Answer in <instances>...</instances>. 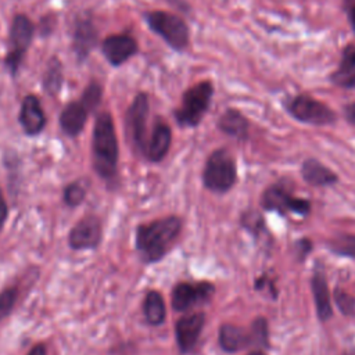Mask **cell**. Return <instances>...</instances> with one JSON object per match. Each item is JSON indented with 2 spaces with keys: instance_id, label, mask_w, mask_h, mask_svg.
<instances>
[{
  "instance_id": "12",
  "label": "cell",
  "mask_w": 355,
  "mask_h": 355,
  "mask_svg": "<svg viewBox=\"0 0 355 355\" xmlns=\"http://www.w3.org/2000/svg\"><path fill=\"white\" fill-rule=\"evenodd\" d=\"M97 29L90 11H82L75 17L72 33V50L79 62L85 61L97 44Z\"/></svg>"
},
{
  "instance_id": "10",
  "label": "cell",
  "mask_w": 355,
  "mask_h": 355,
  "mask_svg": "<svg viewBox=\"0 0 355 355\" xmlns=\"http://www.w3.org/2000/svg\"><path fill=\"white\" fill-rule=\"evenodd\" d=\"M214 294L215 286L208 280L179 282L171 291V305L176 312H186L209 302Z\"/></svg>"
},
{
  "instance_id": "4",
  "label": "cell",
  "mask_w": 355,
  "mask_h": 355,
  "mask_svg": "<svg viewBox=\"0 0 355 355\" xmlns=\"http://www.w3.org/2000/svg\"><path fill=\"white\" fill-rule=\"evenodd\" d=\"M201 178L207 190L218 194L227 193L237 180L234 157L226 148L214 150L205 161Z\"/></svg>"
},
{
  "instance_id": "29",
  "label": "cell",
  "mask_w": 355,
  "mask_h": 355,
  "mask_svg": "<svg viewBox=\"0 0 355 355\" xmlns=\"http://www.w3.org/2000/svg\"><path fill=\"white\" fill-rule=\"evenodd\" d=\"M334 302L338 308V311L345 316H354L355 315V297L351 295L348 291L336 287L333 291Z\"/></svg>"
},
{
  "instance_id": "2",
  "label": "cell",
  "mask_w": 355,
  "mask_h": 355,
  "mask_svg": "<svg viewBox=\"0 0 355 355\" xmlns=\"http://www.w3.org/2000/svg\"><path fill=\"white\" fill-rule=\"evenodd\" d=\"M119 146L114 119L108 111L96 115L92 135V165L97 176L107 184H115L118 179Z\"/></svg>"
},
{
  "instance_id": "38",
  "label": "cell",
  "mask_w": 355,
  "mask_h": 355,
  "mask_svg": "<svg viewBox=\"0 0 355 355\" xmlns=\"http://www.w3.org/2000/svg\"><path fill=\"white\" fill-rule=\"evenodd\" d=\"M247 355H265V354L262 351H252V352H250Z\"/></svg>"
},
{
  "instance_id": "6",
  "label": "cell",
  "mask_w": 355,
  "mask_h": 355,
  "mask_svg": "<svg viewBox=\"0 0 355 355\" xmlns=\"http://www.w3.org/2000/svg\"><path fill=\"white\" fill-rule=\"evenodd\" d=\"M147 26L157 33L171 49L183 51L190 42V31L184 19L173 12L154 10L144 14Z\"/></svg>"
},
{
  "instance_id": "33",
  "label": "cell",
  "mask_w": 355,
  "mask_h": 355,
  "mask_svg": "<svg viewBox=\"0 0 355 355\" xmlns=\"http://www.w3.org/2000/svg\"><path fill=\"white\" fill-rule=\"evenodd\" d=\"M343 3H344V8H345V12H347L348 22H349L351 29L355 35V0H343Z\"/></svg>"
},
{
  "instance_id": "18",
  "label": "cell",
  "mask_w": 355,
  "mask_h": 355,
  "mask_svg": "<svg viewBox=\"0 0 355 355\" xmlns=\"http://www.w3.org/2000/svg\"><path fill=\"white\" fill-rule=\"evenodd\" d=\"M90 112L80 100L69 101L60 112L58 123L62 133L68 137H76L85 129Z\"/></svg>"
},
{
  "instance_id": "36",
  "label": "cell",
  "mask_w": 355,
  "mask_h": 355,
  "mask_svg": "<svg viewBox=\"0 0 355 355\" xmlns=\"http://www.w3.org/2000/svg\"><path fill=\"white\" fill-rule=\"evenodd\" d=\"M311 248H312V243H311L309 240H306V239H301V240L295 244V250H297V252L300 254V258H301V259L311 251Z\"/></svg>"
},
{
  "instance_id": "13",
  "label": "cell",
  "mask_w": 355,
  "mask_h": 355,
  "mask_svg": "<svg viewBox=\"0 0 355 355\" xmlns=\"http://www.w3.org/2000/svg\"><path fill=\"white\" fill-rule=\"evenodd\" d=\"M205 324L204 312H193L180 316L175 323V340L182 355L191 354Z\"/></svg>"
},
{
  "instance_id": "34",
  "label": "cell",
  "mask_w": 355,
  "mask_h": 355,
  "mask_svg": "<svg viewBox=\"0 0 355 355\" xmlns=\"http://www.w3.org/2000/svg\"><path fill=\"white\" fill-rule=\"evenodd\" d=\"M7 218H8V205H7L6 197L3 194V190L0 187V232L4 227V223H6Z\"/></svg>"
},
{
  "instance_id": "31",
  "label": "cell",
  "mask_w": 355,
  "mask_h": 355,
  "mask_svg": "<svg viewBox=\"0 0 355 355\" xmlns=\"http://www.w3.org/2000/svg\"><path fill=\"white\" fill-rule=\"evenodd\" d=\"M241 225L243 227H245L248 232H251L252 234H258L261 227H262V218L258 214H244L241 218Z\"/></svg>"
},
{
  "instance_id": "22",
  "label": "cell",
  "mask_w": 355,
  "mask_h": 355,
  "mask_svg": "<svg viewBox=\"0 0 355 355\" xmlns=\"http://www.w3.org/2000/svg\"><path fill=\"white\" fill-rule=\"evenodd\" d=\"M302 179L311 186H331L338 180V176L315 158H308L301 165Z\"/></svg>"
},
{
  "instance_id": "3",
  "label": "cell",
  "mask_w": 355,
  "mask_h": 355,
  "mask_svg": "<svg viewBox=\"0 0 355 355\" xmlns=\"http://www.w3.org/2000/svg\"><path fill=\"white\" fill-rule=\"evenodd\" d=\"M214 97V83L208 79L190 86L182 94L180 105L173 111V116L182 128H196L201 123Z\"/></svg>"
},
{
  "instance_id": "27",
  "label": "cell",
  "mask_w": 355,
  "mask_h": 355,
  "mask_svg": "<svg viewBox=\"0 0 355 355\" xmlns=\"http://www.w3.org/2000/svg\"><path fill=\"white\" fill-rule=\"evenodd\" d=\"M19 297V287L17 284L7 286L0 291V322L4 320L14 311Z\"/></svg>"
},
{
  "instance_id": "9",
  "label": "cell",
  "mask_w": 355,
  "mask_h": 355,
  "mask_svg": "<svg viewBox=\"0 0 355 355\" xmlns=\"http://www.w3.org/2000/svg\"><path fill=\"white\" fill-rule=\"evenodd\" d=\"M261 205L263 209L280 215L291 212L300 216H306L311 211V202L305 198L294 197L286 183H275L269 186L261 197Z\"/></svg>"
},
{
  "instance_id": "8",
  "label": "cell",
  "mask_w": 355,
  "mask_h": 355,
  "mask_svg": "<svg viewBox=\"0 0 355 355\" xmlns=\"http://www.w3.org/2000/svg\"><path fill=\"white\" fill-rule=\"evenodd\" d=\"M148 96L140 92L135 96L133 101L126 110L125 115V132L126 137L133 147V150L144 157L147 147V118H148Z\"/></svg>"
},
{
  "instance_id": "35",
  "label": "cell",
  "mask_w": 355,
  "mask_h": 355,
  "mask_svg": "<svg viewBox=\"0 0 355 355\" xmlns=\"http://www.w3.org/2000/svg\"><path fill=\"white\" fill-rule=\"evenodd\" d=\"M343 112H344V118L345 121L355 126V101H351V103H347L343 108Z\"/></svg>"
},
{
  "instance_id": "28",
  "label": "cell",
  "mask_w": 355,
  "mask_h": 355,
  "mask_svg": "<svg viewBox=\"0 0 355 355\" xmlns=\"http://www.w3.org/2000/svg\"><path fill=\"white\" fill-rule=\"evenodd\" d=\"M103 98V86L97 80H92L82 92L80 101L87 108V111L92 114L97 110Z\"/></svg>"
},
{
  "instance_id": "11",
  "label": "cell",
  "mask_w": 355,
  "mask_h": 355,
  "mask_svg": "<svg viewBox=\"0 0 355 355\" xmlns=\"http://www.w3.org/2000/svg\"><path fill=\"white\" fill-rule=\"evenodd\" d=\"M103 241V222L94 214L80 218L68 233V245L73 251L96 250Z\"/></svg>"
},
{
  "instance_id": "25",
  "label": "cell",
  "mask_w": 355,
  "mask_h": 355,
  "mask_svg": "<svg viewBox=\"0 0 355 355\" xmlns=\"http://www.w3.org/2000/svg\"><path fill=\"white\" fill-rule=\"evenodd\" d=\"M87 194V184L83 180H72L62 189V201L68 208L79 207Z\"/></svg>"
},
{
  "instance_id": "19",
  "label": "cell",
  "mask_w": 355,
  "mask_h": 355,
  "mask_svg": "<svg viewBox=\"0 0 355 355\" xmlns=\"http://www.w3.org/2000/svg\"><path fill=\"white\" fill-rule=\"evenodd\" d=\"M330 82L345 90H355V43H348L340 55L337 68L330 73Z\"/></svg>"
},
{
  "instance_id": "1",
  "label": "cell",
  "mask_w": 355,
  "mask_h": 355,
  "mask_svg": "<svg viewBox=\"0 0 355 355\" xmlns=\"http://www.w3.org/2000/svg\"><path fill=\"white\" fill-rule=\"evenodd\" d=\"M183 229V219L178 215L157 218L140 223L135 230V248L144 263L162 261L179 239Z\"/></svg>"
},
{
  "instance_id": "20",
  "label": "cell",
  "mask_w": 355,
  "mask_h": 355,
  "mask_svg": "<svg viewBox=\"0 0 355 355\" xmlns=\"http://www.w3.org/2000/svg\"><path fill=\"white\" fill-rule=\"evenodd\" d=\"M218 129L236 140H245L250 135V121L237 108H226L216 122Z\"/></svg>"
},
{
  "instance_id": "30",
  "label": "cell",
  "mask_w": 355,
  "mask_h": 355,
  "mask_svg": "<svg viewBox=\"0 0 355 355\" xmlns=\"http://www.w3.org/2000/svg\"><path fill=\"white\" fill-rule=\"evenodd\" d=\"M251 331L254 336L255 347H269V330H268V322L265 318L259 316L251 323Z\"/></svg>"
},
{
  "instance_id": "14",
  "label": "cell",
  "mask_w": 355,
  "mask_h": 355,
  "mask_svg": "<svg viewBox=\"0 0 355 355\" xmlns=\"http://www.w3.org/2000/svg\"><path fill=\"white\" fill-rule=\"evenodd\" d=\"M101 51L112 67H121L139 51V44L129 33L110 35L101 42Z\"/></svg>"
},
{
  "instance_id": "21",
  "label": "cell",
  "mask_w": 355,
  "mask_h": 355,
  "mask_svg": "<svg viewBox=\"0 0 355 355\" xmlns=\"http://www.w3.org/2000/svg\"><path fill=\"white\" fill-rule=\"evenodd\" d=\"M311 290L313 294L316 313L320 322H327L333 316L330 291L327 286V280L324 272L322 269H316L311 279Z\"/></svg>"
},
{
  "instance_id": "26",
  "label": "cell",
  "mask_w": 355,
  "mask_h": 355,
  "mask_svg": "<svg viewBox=\"0 0 355 355\" xmlns=\"http://www.w3.org/2000/svg\"><path fill=\"white\" fill-rule=\"evenodd\" d=\"M327 248L341 257L355 258V236L354 234H338L327 241Z\"/></svg>"
},
{
  "instance_id": "37",
  "label": "cell",
  "mask_w": 355,
  "mask_h": 355,
  "mask_svg": "<svg viewBox=\"0 0 355 355\" xmlns=\"http://www.w3.org/2000/svg\"><path fill=\"white\" fill-rule=\"evenodd\" d=\"M26 355H47V347L44 343H37L28 351Z\"/></svg>"
},
{
  "instance_id": "17",
  "label": "cell",
  "mask_w": 355,
  "mask_h": 355,
  "mask_svg": "<svg viewBox=\"0 0 355 355\" xmlns=\"http://www.w3.org/2000/svg\"><path fill=\"white\" fill-rule=\"evenodd\" d=\"M218 343L222 351L234 354L248 347H255L251 329L245 330L232 323H223L218 331Z\"/></svg>"
},
{
  "instance_id": "7",
  "label": "cell",
  "mask_w": 355,
  "mask_h": 355,
  "mask_svg": "<svg viewBox=\"0 0 355 355\" xmlns=\"http://www.w3.org/2000/svg\"><path fill=\"white\" fill-rule=\"evenodd\" d=\"M35 31L36 28L33 22L25 14L14 15L10 25L7 50L4 55V65L11 76L18 73L26 51L32 43Z\"/></svg>"
},
{
  "instance_id": "5",
  "label": "cell",
  "mask_w": 355,
  "mask_h": 355,
  "mask_svg": "<svg viewBox=\"0 0 355 355\" xmlns=\"http://www.w3.org/2000/svg\"><path fill=\"white\" fill-rule=\"evenodd\" d=\"M284 108L293 119L306 125L327 126L337 121V114L333 108L308 93L287 97L284 100Z\"/></svg>"
},
{
  "instance_id": "15",
  "label": "cell",
  "mask_w": 355,
  "mask_h": 355,
  "mask_svg": "<svg viewBox=\"0 0 355 355\" xmlns=\"http://www.w3.org/2000/svg\"><path fill=\"white\" fill-rule=\"evenodd\" d=\"M18 122L26 136H37L46 126V114L40 100L35 94L24 97L18 114Z\"/></svg>"
},
{
  "instance_id": "23",
  "label": "cell",
  "mask_w": 355,
  "mask_h": 355,
  "mask_svg": "<svg viewBox=\"0 0 355 355\" xmlns=\"http://www.w3.org/2000/svg\"><path fill=\"white\" fill-rule=\"evenodd\" d=\"M141 311L146 322L150 326H161L166 319V305L162 294L158 290H148L144 295Z\"/></svg>"
},
{
  "instance_id": "32",
  "label": "cell",
  "mask_w": 355,
  "mask_h": 355,
  "mask_svg": "<svg viewBox=\"0 0 355 355\" xmlns=\"http://www.w3.org/2000/svg\"><path fill=\"white\" fill-rule=\"evenodd\" d=\"M54 26H55V17L53 14H47L39 22V32L42 36H47L53 32Z\"/></svg>"
},
{
  "instance_id": "16",
  "label": "cell",
  "mask_w": 355,
  "mask_h": 355,
  "mask_svg": "<svg viewBox=\"0 0 355 355\" xmlns=\"http://www.w3.org/2000/svg\"><path fill=\"white\" fill-rule=\"evenodd\" d=\"M172 143L171 126L164 119H157L147 140L144 158L153 164L161 162L169 153Z\"/></svg>"
},
{
  "instance_id": "24",
  "label": "cell",
  "mask_w": 355,
  "mask_h": 355,
  "mask_svg": "<svg viewBox=\"0 0 355 355\" xmlns=\"http://www.w3.org/2000/svg\"><path fill=\"white\" fill-rule=\"evenodd\" d=\"M62 64L61 61L54 55L49 60L46 71L43 73L42 85L47 94L57 96L61 92L62 87Z\"/></svg>"
}]
</instances>
